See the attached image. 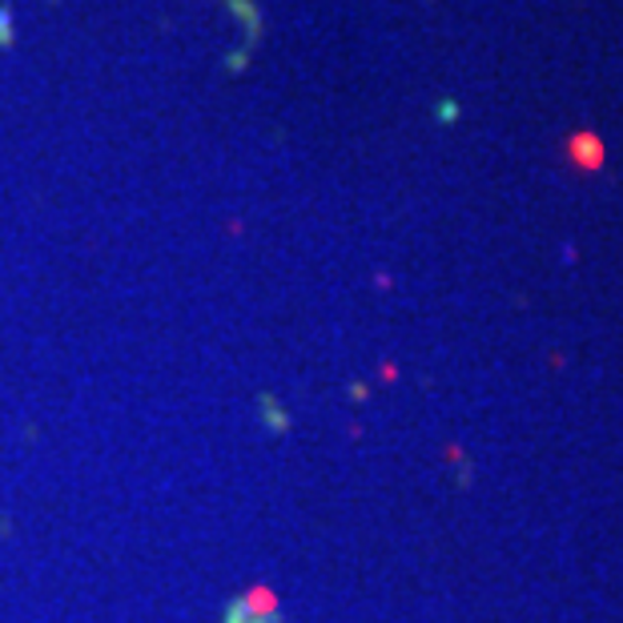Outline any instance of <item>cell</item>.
<instances>
[{"label":"cell","mask_w":623,"mask_h":623,"mask_svg":"<svg viewBox=\"0 0 623 623\" xmlns=\"http://www.w3.org/2000/svg\"><path fill=\"white\" fill-rule=\"evenodd\" d=\"M257 414H262V423H266L270 434H286L289 431V411H282L274 394H262V399H257Z\"/></svg>","instance_id":"cell-1"},{"label":"cell","mask_w":623,"mask_h":623,"mask_svg":"<svg viewBox=\"0 0 623 623\" xmlns=\"http://www.w3.org/2000/svg\"><path fill=\"white\" fill-rule=\"evenodd\" d=\"M222 623H278V615L254 612V608L245 603V595H237V600H230V603H225Z\"/></svg>","instance_id":"cell-2"}]
</instances>
